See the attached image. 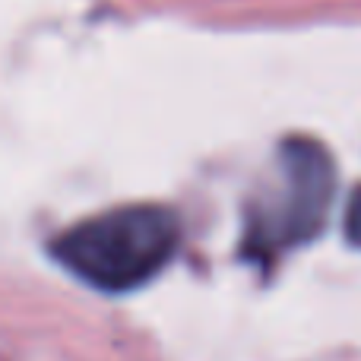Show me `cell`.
Wrapping results in <instances>:
<instances>
[{"mask_svg": "<svg viewBox=\"0 0 361 361\" xmlns=\"http://www.w3.org/2000/svg\"><path fill=\"white\" fill-rule=\"evenodd\" d=\"M178 241L180 222L169 206L127 203L63 228L51 257L99 292H130L169 267Z\"/></svg>", "mask_w": 361, "mask_h": 361, "instance_id": "1", "label": "cell"}, {"mask_svg": "<svg viewBox=\"0 0 361 361\" xmlns=\"http://www.w3.org/2000/svg\"><path fill=\"white\" fill-rule=\"evenodd\" d=\"M333 193L336 169L326 146L311 137H288L279 146V184L247 216L244 247L260 257L317 238L330 216Z\"/></svg>", "mask_w": 361, "mask_h": 361, "instance_id": "2", "label": "cell"}, {"mask_svg": "<svg viewBox=\"0 0 361 361\" xmlns=\"http://www.w3.org/2000/svg\"><path fill=\"white\" fill-rule=\"evenodd\" d=\"M343 231H345V241H349L352 247H361V184L352 190L349 203H345Z\"/></svg>", "mask_w": 361, "mask_h": 361, "instance_id": "3", "label": "cell"}]
</instances>
